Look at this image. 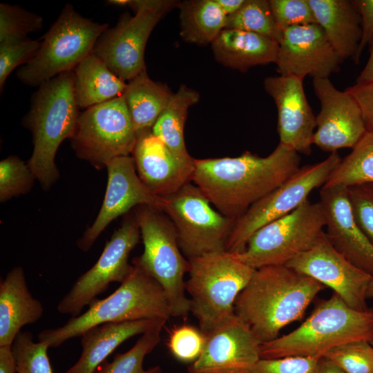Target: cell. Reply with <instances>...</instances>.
Segmentation results:
<instances>
[{"label":"cell","mask_w":373,"mask_h":373,"mask_svg":"<svg viewBox=\"0 0 373 373\" xmlns=\"http://www.w3.org/2000/svg\"><path fill=\"white\" fill-rule=\"evenodd\" d=\"M296 151L278 144L267 156L195 159L192 182L222 215L236 220L300 168Z\"/></svg>","instance_id":"obj_1"},{"label":"cell","mask_w":373,"mask_h":373,"mask_svg":"<svg viewBox=\"0 0 373 373\" xmlns=\"http://www.w3.org/2000/svg\"><path fill=\"white\" fill-rule=\"evenodd\" d=\"M323 289L321 283L287 265L260 267L238 296L235 314L261 343L270 341L300 320Z\"/></svg>","instance_id":"obj_2"},{"label":"cell","mask_w":373,"mask_h":373,"mask_svg":"<svg viewBox=\"0 0 373 373\" xmlns=\"http://www.w3.org/2000/svg\"><path fill=\"white\" fill-rule=\"evenodd\" d=\"M79 109L73 70L41 84L32 97L30 111L23 119L34 144L28 164L44 190H48L59 178L55 155L61 142L73 137Z\"/></svg>","instance_id":"obj_3"},{"label":"cell","mask_w":373,"mask_h":373,"mask_svg":"<svg viewBox=\"0 0 373 373\" xmlns=\"http://www.w3.org/2000/svg\"><path fill=\"white\" fill-rule=\"evenodd\" d=\"M373 343V308L354 309L334 293L290 333L262 343L260 358L323 356L330 350L356 341Z\"/></svg>","instance_id":"obj_4"},{"label":"cell","mask_w":373,"mask_h":373,"mask_svg":"<svg viewBox=\"0 0 373 373\" xmlns=\"http://www.w3.org/2000/svg\"><path fill=\"white\" fill-rule=\"evenodd\" d=\"M172 316L167 296L161 285L139 267L132 265L126 278L111 295L95 299L82 314L62 326L42 330L38 341L57 347L94 326L142 319L169 320Z\"/></svg>","instance_id":"obj_5"},{"label":"cell","mask_w":373,"mask_h":373,"mask_svg":"<svg viewBox=\"0 0 373 373\" xmlns=\"http://www.w3.org/2000/svg\"><path fill=\"white\" fill-rule=\"evenodd\" d=\"M186 291L199 328L207 334L236 316V300L255 269L227 251L188 259Z\"/></svg>","instance_id":"obj_6"},{"label":"cell","mask_w":373,"mask_h":373,"mask_svg":"<svg viewBox=\"0 0 373 373\" xmlns=\"http://www.w3.org/2000/svg\"><path fill=\"white\" fill-rule=\"evenodd\" d=\"M134 214L144 244V251L132 262L154 278L164 290L172 316L184 317L191 310L184 276L189 263L181 251L175 229L162 211L141 205Z\"/></svg>","instance_id":"obj_7"},{"label":"cell","mask_w":373,"mask_h":373,"mask_svg":"<svg viewBox=\"0 0 373 373\" xmlns=\"http://www.w3.org/2000/svg\"><path fill=\"white\" fill-rule=\"evenodd\" d=\"M108 24L83 17L66 4L43 36L35 56L17 72L18 79L30 86H40L55 77L73 70L91 54Z\"/></svg>","instance_id":"obj_8"},{"label":"cell","mask_w":373,"mask_h":373,"mask_svg":"<svg viewBox=\"0 0 373 373\" xmlns=\"http://www.w3.org/2000/svg\"><path fill=\"white\" fill-rule=\"evenodd\" d=\"M325 227L321 204L307 200L290 213L257 230L244 249L236 254L255 269L285 265L309 249L324 232Z\"/></svg>","instance_id":"obj_9"},{"label":"cell","mask_w":373,"mask_h":373,"mask_svg":"<svg viewBox=\"0 0 373 373\" xmlns=\"http://www.w3.org/2000/svg\"><path fill=\"white\" fill-rule=\"evenodd\" d=\"M180 1L128 0L135 15L124 14L112 28L99 37L93 53L124 82L146 70L144 54L150 34L162 17Z\"/></svg>","instance_id":"obj_10"},{"label":"cell","mask_w":373,"mask_h":373,"mask_svg":"<svg viewBox=\"0 0 373 373\" xmlns=\"http://www.w3.org/2000/svg\"><path fill=\"white\" fill-rule=\"evenodd\" d=\"M164 198L162 211L173 223L186 259L226 251L235 220L222 215L189 182Z\"/></svg>","instance_id":"obj_11"},{"label":"cell","mask_w":373,"mask_h":373,"mask_svg":"<svg viewBox=\"0 0 373 373\" xmlns=\"http://www.w3.org/2000/svg\"><path fill=\"white\" fill-rule=\"evenodd\" d=\"M70 141L76 155L98 170L132 153L137 133L124 95L80 113Z\"/></svg>","instance_id":"obj_12"},{"label":"cell","mask_w":373,"mask_h":373,"mask_svg":"<svg viewBox=\"0 0 373 373\" xmlns=\"http://www.w3.org/2000/svg\"><path fill=\"white\" fill-rule=\"evenodd\" d=\"M341 159L334 152L321 162L300 167L283 184L251 206L235 221L226 251L240 253L257 230L290 213L309 200L313 190L326 183Z\"/></svg>","instance_id":"obj_13"},{"label":"cell","mask_w":373,"mask_h":373,"mask_svg":"<svg viewBox=\"0 0 373 373\" xmlns=\"http://www.w3.org/2000/svg\"><path fill=\"white\" fill-rule=\"evenodd\" d=\"M140 231L134 212L115 231L95 264L82 274L57 305L62 314L75 317L113 282L122 283L130 271L131 251L140 240Z\"/></svg>","instance_id":"obj_14"},{"label":"cell","mask_w":373,"mask_h":373,"mask_svg":"<svg viewBox=\"0 0 373 373\" xmlns=\"http://www.w3.org/2000/svg\"><path fill=\"white\" fill-rule=\"evenodd\" d=\"M285 265L332 288L350 307L359 311L369 309L366 294L373 276L338 252L325 231L309 249Z\"/></svg>","instance_id":"obj_15"},{"label":"cell","mask_w":373,"mask_h":373,"mask_svg":"<svg viewBox=\"0 0 373 373\" xmlns=\"http://www.w3.org/2000/svg\"><path fill=\"white\" fill-rule=\"evenodd\" d=\"M313 88L321 103L313 145L331 153L352 149L367 131L358 104L346 90L337 89L329 78L313 79Z\"/></svg>","instance_id":"obj_16"},{"label":"cell","mask_w":373,"mask_h":373,"mask_svg":"<svg viewBox=\"0 0 373 373\" xmlns=\"http://www.w3.org/2000/svg\"><path fill=\"white\" fill-rule=\"evenodd\" d=\"M108 181L100 211L93 224L77 240L79 249L88 251L105 228L133 208L146 205L162 210L164 198L155 195L142 182L132 156L112 160L106 166Z\"/></svg>","instance_id":"obj_17"},{"label":"cell","mask_w":373,"mask_h":373,"mask_svg":"<svg viewBox=\"0 0 373 373\" xmlns=\"http://www.w3.org/2000/svg\"><path fill=\"white\" fill-rule=\"evenodd\" d=\"M343 59L316 23L283 31L276 64L280 75L329 78L340 70Z\"/></svg>","instance_id":"obj_18"},{"label":"cell","mask_w":373,"mask_h":373,"mask_svg":"<svg viewBox=\"0 0 373 373\" xmlns=\"http://www.w3.org/2000/svg\"><path fill=\"white\" fill-rule=\"evenodd\" d=\"M206 336L204 350L188 373H247L260 359L262 343L237 316Z\"/></svg>","instance_id":"obj_19"},{"label":"cell","mask_w":373,"mask_h":373,"mask_svg":"<svg viewBox=\"0 0 373 373\" xmlns=\"http://www.w3.org/2000/svg\"><path fill=\"white\" fill-rule=\"evenodd\" d=\"M303 77L278 75L264 81L265 91L278 111L279 144L298 154L309 155L316 124L303 87Z\"/></svg>","instance_id":"obj_20"},{"label":"cell","mask_w":373,"mask_h":373,"mask_svg":"<svg viewBox=\"0 0 373 373\" xmlns=\"http://www.w3.org/2000/svg\"><path fill=\"white\" fill-rule=\"evenodd\" d=\"M319 196L329 242L348 261L373 276V243L354 218L347 188L323 186Z\"/></svg>","instance_id":"obj_21"},{"label":"cell","mask_w":373,"mask_h":373,"mask_svg":"<svg viewBox=\"0 0 373 373\" xmlns=\"http://www.w3.org/2000/svg\"><path fill=\"white\" fill-rule=\"evenodd\" d=\"M132 155L138 176L156 196L170 195L192 182L195 159L177 156L152 130L137 135Z\"/></svg>","instance_id":"obj_22"},{"label":"cell","mask_w":373,"mask_h":373,"mask_svg":"<svg viewBox=\"0 0 373 373\" xmlns=\"http://www.w3.org/2000/svg\"><path fill=\"white\" fill-rule=\"evenodd\" d=\"M166 321L142 319L122 323H106L90 327L82 334V351L78 361L66 373H93L122 343L157 327Z\"/></svg>","instance_id":"obj_23"},{"label":"cell","mask_w":373,"mask_h":373,"mask_svg":"<svg viewBox=\"0 0 373 373\" xmlns=\"http://www.w3.org/2000/svg\"><path fill=\"white\" fill-rule=\"evenodd\" d=\"M41 303L28 290L21 267L12 269L0 283V346L12 344L21 329L39 321Z\"/></svg>","instance_id":"obj_24"},{"label":"cell","mask_w":373,"mask_h":373,"mask_svg":"<svg viewBox=\"0 0 373 373\" xmlns=\"http://www.w3.org/2000/svg\"><path fill=\"white\" fill-rule=\"evenodd\" d=\"M316 23L343 59H354L361 38V17L354 1L308 0Z\"/></svg>","instance_id":"obj_25"},{"label":"cell","mask_w":373,"mask_h":373,"mask_svg":"<svg viewBox=\"0 0 373 373\" xmlns=\"http://www.w3.org/2000/svg\"><path fill=\"white\" fill-rule=\"evenodd\" d=\"M211 48L218 62L245 72L253 66L276 63L279 44L254 32L224 29Z\"/></svg>","instance_id":"obj_26"},{"label":"cell","mask_w":373,"mask_h":373,"mask_svg":"<svg viewBox=\"0 0 373 373\" xmlns=\"http://www.w3.org/2000/svg\"><path fill=\"white\" fill-rule=\"evenodd\" d=\"M73 71L75 99L82 109L120 97L126 87L125 82L93 52Z\"/></svg>","instance_id":"obj_27"},{"label":"cell","mask_w":373,"mask_h":373,"mask_svg":"<svg viewBox=\"0 0 373 373\" xmlns=\"http://www.w3.org/2000/svg\"><path fill=\"white\" fill-rule=\"evenodd\" d=\"M173 94L150 79L146 70L126 84L123 95L137 135L152 129Z\"/></svg>","instance_id":"obj_28"},{"label":"cell","mask_w":373,"mask_h":373,"mask_svg":"<svg viewBox=\"0 0 373 373\" xmlns=\"http://www.w3.org/2000/svg\"><path fill=\"white\" fill-rule=\"evenodd\" d=\"M199 99L197 91L181 85L151 129L174 154L184 160L194 159L186 148L184 127L189 108L198 103Z\"/></svg>","instance_id":"obj_29"},{"label":"cell","mask_w":373,"mask_h":373,"mask_svg":"<svg viewBox=\"0 0 373 373\" xmlns=\"http://www.w3.org/2000/svg\"><path fill=\"white\" fill-rule=\"evenodd\" d=\"M180 36L196 44L212 43L225 28L227 15L215 0L180 2Z\"/></svg>","instance_id":"obj_30"},{"label":"cell","mask_w":373,"mask_h":373,"mask_svg":"<svg viewBox=\"0 0 373 373\" xmlns=\"http://www.w3.org/2000/svg\"><path fill=\"white\" fill-rule=\"evenodd\" d=\"M373 184V130L367 131L323 186Z\"/></svg>","instance_id":"obj_31"},{"label":"cell","mask_w":373,"mask_h":373,"mask_svg":"<svg viewBox=\"0 0 373 373\" xmlns=\"http://www.w3.org/2000/svg\"><path fill=\"white\" fill-rule=\"evenodd\" d=\"M224 29L254 32L278 44L283 34L275 21L269 1L267 0H245L237 12L227 17Z\"/></svg>","instance_id":"obj_32"},{"label":"cell","mask_w":373,"mask_h":373,"mask_svg":"<svg viewBox=\"0 0 373 373\" xmlns=\"http://www.w3.org/2000/svg\"><path fill=\"white\" fill-rule=\"evenodd\" d=\"M163 327L159 326L142 334L130 350L116 354L112 361H104L93 373H163L160 365L148 370L143 367L145 356L160 342Z\"/></svg>","instance_id":"obj_33"},{"label":"cell","mask_w":373,"mask_h":373,"mask_svg":"<svg viewBox=\"0 0 373 373\" xmlns=\"http://www.w3.org/2000/svg\"><path fill=\"white\" fill-rule=\"evenodd\" d=\"M49 346L35 342L30 332H20L12 344L17 373H53L48 356Z\"/></svg>","instance_id":"obj_34"},{"label":"cell","mask_w":373,"mask_h":373,"mask_svg":"<svg viewBox=\"0 0 373 373\" xmlns=\"http://www.w3.org/2000/svg\"><path fill=\"white\" fill-rule=\"evenodd\" d=\"M42 26L41 16L19 6L0 3V42L26 38Z\"/></svg>","instance_id":"obj_35"},{"label":"cell","mask_w":373,"mask_h":373,"mask_svg":"<svg viewBox=\"0 0 373 373\" xmlns=\"http://www.w3.org/2000/svg\"><path fill=\"white\" fill-rule=\"evenodd\" d=\"M36 179L28 164L17 156H9L0 162V201L29 192Z\"/></svg>","instance_id":"obj_36"},{"label":"cell","mask_w":373,"mask_h":373,"mask_svg":"<svg viewBox=\"0 0 373 373\" xmlns=\"http://www.w3.org/2000/svg\"><path fill=\"white\" fill-rule=\"evenodd\" d=\"M323 356L347 373H373V344L361 341L333 348Z\"/></svg>","instance_id":"obj_37"},{"label":"cell","mask_w":373,"mask_h":373,"mask_svg":"<svg viewBox=\"0 0 373 373\" xmlns=\"http://www.w3.org/2000/svg\"><path fill=\"white\" fill-rule=\"evenodd\" d=\"M206 338V334L200 328L184 324L171 330L166 344L175 359L191 364L201 355Z\"/></svg>","instance_id":"obj_38"},{"label":"cell","mask_w":373,"mask_h":373,"mask_svg":"<svg viewBox=\"0 0 373 373\" xmlns=\"http://www.w3.org/2000/svg\"><path fill=\"white\" fill-rule=\"evenodd\" d=\"M41 45L39 40L28 37L0 42V90L7 77L22 64H27L36 55Z\"/></svg>","instance_id":"obj_39"},{"label":"cell","mask_w":373,"mask_h":373,"mask_svg":"<svg viewBox=\"0 0 373 373\" xmlns=\"http://www.w3.org/2000/svg\"><path fill=\"white\" fill-rule=\"evenodd\" d=\"M269 3L283 32L290 27L316 23L308 0H270Z\"/></svg>","instance_id":"obj_40"},{"label":"cell","mask_w":373,"mask_h":373,"mask_svg":"<svg viewBox=\"0 0 373 373\" xmlns=\"http://www.w3.org/2000/svg\"><path fill=\"white\" fill-rule=\"evenodd\" d=\"M347 193L358 225L373 243V184L349 186Z\"/></svg>","instance_id":"obj_41"},{"label":"cell","mask_w":373,"mask_h":373,"mask_svg":"<svg viewBox=\"0 0 373 373\" xmlns=\"http://www.w3.org/2000/svg\"><path fill=\"white\" fill-rule=\"evenodd\" d=\"M320 358L294 356L260 358L247 373H315Z\"/></svg>","instance_id":"obj_42"},{"label":"cell","mask_w":373,"mask_h":373,"mask_svg":"<svg viewBox=\"0 0 373 373\" xmlns=\"http://www.w3.org/2000/svg\"><path fill=\"white\" fill-rule=\"evenodd\" d=\"M345 90L358 104L367 131L373 130V81L356 83Z\"/></svg>","instance_id":"obj_43"},{"label":"cell","mask_w":373,"mask_h":373,"mask_svg":"<svg viewBox=\"0 0 373 373\" xmlns=\"http://www.w3.org/2000/svg\"><path fill=\"white\" fill-rule=\"evenodd\" d=\"M361 17V38L354 61L359 62L363 50L373 39V0L354 1Z\"/></svg>","instance_id":"obj_44"},{"label":"cell","mask_w":373,"mask_h":373,"mask_svg":"<svg viewBox=\"0 0 373 373\" xmlns=\"http://www.w3.org/2000/svg\"><path fill=\"white\" fill-rule=\"evenodd\" d=\"M0 373H17L11 345L0 346Z\"/></svg>","instance_id":"obj_45"},{"label":"cell","mask_w":373,"mask_h":373,"mask_svg":"<svg viewBox=\"0 0 373 373\" xmlns=\"http://www.w3.org/2000/svg\"><path fill=\"white\" fill-rule=\"evenodd\" d=\"M315 373H347L329 358L322 356L320 358Z\"/></svg>","instance_id":"obj_46"},{"label":"cell","mask_w":373,"mask_h":373,"mask_svg":"<svg viewBox=\"0 0 373 373\" xmlns=\"http://www.w3.org/2000/svg\"><path fill=\"white\" fill-rule=\"evenodd\" d=\"M370 55L365 66L356 79V83H363L373 81V39L370 44Z\"/></svg>","instance_id":"obj_47"},{"label":"cell","mask_w":373,"mask_h":373,"mask_svg":"<svg viewBox=\"0 0 373 373\" xmlns=\"http://www.w3.org/2000/svg\"><path fill=\"white\" fill-rule=\"evenodd\" d=\"M225 15L237 12L245 3V0H215Z\"/></svg>","instance_id":"obj_48"},{"label":"cell","mask_w":373,"mask_h":373,"mask_svg":"<svg viewBox=\"0 0 373 373\" xmlns=\"http://www.w3.org/2000/svg\"><path fill=\"white\" fill-rule=\"evenodd\" d=\"M367 298H373V277L372 278L367 290Z\"/></svg>","instance_id":"obj_49"},{"label":"cell","mask_w":373,"mask_h":373,"mask_svg":"<svg viewBox=\"0 0 373 373\" xmlns=\"http://www.w3.org/2000/svg\"><path fill=\"white\" fill-rule=\"evenodd\" d=\"M373 344V343H372Z\"/></svg>","instance_id":"obj_50"}]
</instances>
